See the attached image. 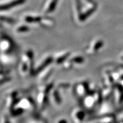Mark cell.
Wrapping results in <instances>:
<instances>
[{"mask_svg": "<svg viewBox=\"0 0 123 123\" xmlns=\"http://www.w3.org/2000/svg\"><path fill=\"white\" fill-rule=\"evenodd\" d=\"M42 17L41 16H33V15H27L24 18V20L25 22L28 23H34L39 22L42 21Z\"/></svg>", "mask_w": 123, "mask_h": 123, "instance_id": "5", "label": "cell"}, {"mask_svg": "<svg viewBox=\"0 0 123 123\" xmlns=\"http://www.w3.org/2000/svg\"><path fill=\"white\" fill-rule=\"evenodd\" d=\"M29 30V29L28 26H26L25 25H22L17 27V31L18 33H25V32L28 31Z\"/></svg>", "mask_w": 123, "mask_h": 123, "instance_id": "7", "label": "cell"}, {"mask_svg": "<svg viewBox=\"0 0 123 123\" xmlns=\"http://www.w3.org/2000/svg\"><path fill=\"white\" fill-rule=\"evenodd\" d=\"M56 123H66V121L64 120H58L57 122Z\"/></svg>", "mask_w": 123, "mask_h": 123, "instance_id": "9", "label": "cell"}, {"mask_svg": "<svg viewBox=\"0 0 123 123\" xmlns=\"http://www.w3.org/2000/svg\"><path fill=\"white\" fill-rule=\"evenodd\" d=\"M103 45V42L101 40H98L96 41V42H93L92 46L89 49V51L92 52V53H94L95 52L98 51L99 49H100Z\"/></svg>", "mask_w": 123, "mask_h": 123, "instance_id": "4", "label": "cell"}, {"mask_svg": "<svg viewBox=\"0 0 123 123\" xmlns=\"http://www.w3.org/2000/svg\"><path fill=\"white\" fill-rule=\"evenodd\" d=\"M25 1L26 0H13V1L7 2L6 4L1 5V9L2 11V10L6 11V10H9L13 7H16L17 6L24 4Z\"/></svg>", "mask_w": 123, "mask_h": 123, "instance_id": "1", "label": "cell"}, {"mask_svg": "<svg viewBox=\"0 0 123 123\" xmlns=\"http://www.w3.org/2000/svg\"><path fill=\"white\" fill-rule=\"evenodd\" d=\"M11 46L12 44L8 39L5 38L4 40H2V42H1V49L2 51H9Z\"/></svg>", "mask_w": 123, "mask_h": 123, "instance_id": "6", "label": "cell"}, {"mask_svg": "<svg viewBox=\"0 0 123 123\" xmlns=\"http://www.w3.org/2000/svg\"><path fill=\"white\" fill-rule=\"evenodd\" d=\"M96 9V6L92 7L91 8H90L87 10H86L84 13L81 14L79 16V19L80 20V21L83 22V21H85L86 19H87V18H88V17H90V15L95 11Z\"/></svg>", "mask_w": 123, "mask_h": 123, "instance_id": "3", "label": "cell"}, {"mask_svg": "<svg viewBox=\"0 0 123 123\" xmlns=\"http://www.w3.org/2000/svg\"><path fill=\"white\" fill-rule=\"evenodd\" d=\"M2 20H4L5 22H6L8 23V24H12V23L14 22V21L12 19H9V18H6V17H5V18L2 17Z\"/></svg>", "mask_w": 123, "mask_h": 123, "instance_id": "8", "label": "cell"}, {"mask_svg": "<svg viewBox=\"0 0 123 123\" xmlns=\"http://www.w3.org/2000/svg\"><path fill=\"white\" fill-rule=\"evenodd\" d=\"M58 0H49L47 5L44 7V12L46 13H49L55 10V7L57 5Z\"/></svg>", "mask_w": 123, "mask_h": 123, "instance_id": "2", "label": "cell"}]
</instances>
